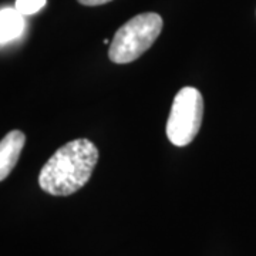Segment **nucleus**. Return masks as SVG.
<instances>
[{
  "label": "nucleus",
  "mask_w": 256,
  "mask_h": 256,
  "mask_svg": "<svg viewBox=\"0 0 256 256\" xmlns=\"http://www.w3.org/2000/svg\"><path fill=\"white\" fill-rule=\"evenodd\" d=\"M98 162V150L87 138H77L60 146L38 174L40 188L54 196H68L82 190Z\"/></svg>",
  "instance_id": "nucleus-1"
},
{
  "label": "nucleus",
  "mask_w": 256,
  "mask_h": 256,
  "mask_svg": "<svg viewBox=\"0 0 256 256\" xmlns=\"http://www.w3.org/2000/svg\"><path fill=\"white\" fill-rule=\"evenodd\" d=\"M164 22L158 13H141L116 32L108 48V58L116 64L132 63L146 53L162 32Z\"/></svg>",
  "instance_id": "nucleus-2"
},
{
  "label": "nucleus",
  "mask_w": 256,
  "mask_h": 256,
  "mask_svg": "<svg viewBox=\"0 0 256 256\" xmlns=\"http://www.w3.org/2000/svg\"><path fill=\"white\" fill-rule=\"evenodd\" d=\"M204 117V98L195 87L176 92L166 121V137L176 146L191 144L200 132Z\"/></svg>",
  "instance_id": "nucleus-3"
},
{
  "label": "nucleus",
  "mask_w": 256,
  "mask_h": 256,
  "mask_svg": "<svg viewBox=\"0 0 256 256\" xmlns=\"http://www.w3.org/2000/svg\"><path fill=\"white\" fill-rule=\"evenodd\" d=\"M26 144V136L13 130L0 140V181L6 180L18 164L20 154Z\"/></svg>",
  "instance_id": "nucleus-4"
},
{
  "label": "nucleus",
  "mask_w": 256,
  "mask_h": 256,
  "mask_svg": "<svg viewBox=\"0 0 256 256\" xmlns=\"http://www.w3.org/2000/svg\"><path fill=\"white\" fill-rule=\"evenodd\" d=\"M24 16L16 9L0 10V44L18 38L24 32Z\"/></svg>",
  "instance_id": "nucleus-5"
},
{
  "label": "nucleus",
  "mask_w": 256,
  "mask_h": 256,
  "mask_svg": "<svg viewBox=\"0 0 256 256\" xmlns=\"http://www.w3.org/2000/svg\"><path fill=\"white\" fill-rule=\"evenodd\" d=\"M47 0H16L14 9L23 16H30L43 9L46 6Z\"/></svg>",
  "instance_id": "nucleus-6"
},
{
  "label": "nucleus",
  "mask_w": 256,
  "mask_h": 256,
  "mask_svg": "<svg viewBox=\"0 0 256 256\" xmlns=\"http://www.w3.org/2000/svg\"><path fill=\"white\" fill-rule=\"evenodd\" d=\"M82 6H101L106 3H110L111 0H77Z\"/></svg>",
  "instance_id": "nucleus-7"
}]
</instances>
